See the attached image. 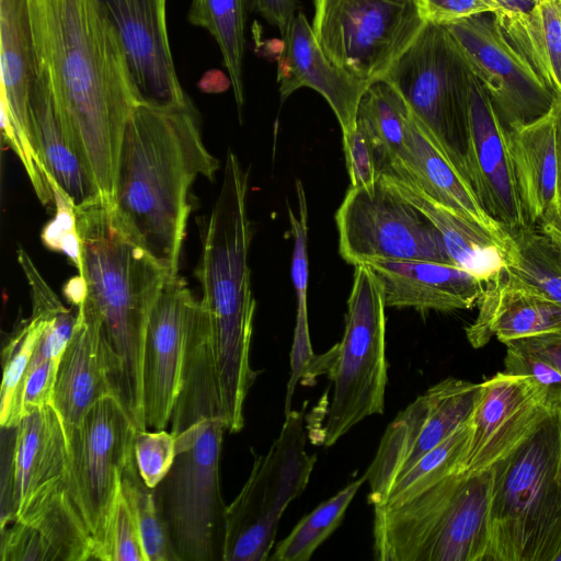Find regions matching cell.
Instances as JSON below:
<instances>
[{
	"instance_id": "obj_16",
	"label": "cell",
	"mask_w": 561,
	"mask_h": 561,
	"mask_svg": "<svg viewBox=\"0 0 561 561\" xmlns=\"http://www.w3.org/2000/svg\"><path fill=\"white\" fill-rule=\"evenodd\" d=\"M445 27L506 128L531 122L551 110L557 95L505 39L492 13Z\"/></svg>"
},
{
	"instance_id": "obj_8",
	"label": "cell",
	"mask_w": 561,
	"mask_h": 561,
	"mask_svg": "<svg viewBox=\"0 0 561 561\" xmlns=\"http://www.w3.org/2000/svg\"><path fill=\"white\" fill-rule=\"evenodd\" d=\"M385 308L383 288L375 272L367 264L355 265L344 334L334 345L328 373L332 399L321 417L324 425L311 437L325 447L364 419L383 413L388 379Z\"/></svg>"
},
{
	"instance_id": "obj_39",
	"label": "cell",
	"mask_w": 561,
	"mask_h": 561,
	"mask_svg": "<svg viewBox=\"0 0 561 561\" xmlns=\"http://www.w3.org/2000/svg\"><path fill=\"white\" fill-rule=\"evenodd\" d=\"M134 456L144 483L156 489L173 465L174 436L167 430L137 431L134 437Z\"/></svg>"
},
{
	"instance_id": "obj_44",
	"label": "cell",
	"mask_w": 561,
	"mask_h": 561,
	"mask_svg": "<svg viewBox=\"0 0 561 561\" xmlns=\"http://www.w3.org/2000/svg\"><path fill=\"white\" fill-rule=\"evenodd\" d=\"M417 4L427 24L440 26L500 10V5L493 0H417Z\"/></svg>"
},
{
	"instance_id": "obj_2",
	"label": "cell",
	"mask_w": 561,
	"mask_h": 561,
	"mask_svg": "<svg viewBox=\"0 0 561 561\" xmlns=\"http://www.w3.org/2000/svg\"><path fill=\"white\" fill-rule=\"evenodd\" d=\"M175 458L154 489L180 561L222 560L226 510L219 461L225 421L207 312L199 302L173 405Z\"/></svg>"
},
{
	"instance_id": "obj_48",
	"label": "cell",
	"mask_w": 561,
	"mask_h": 561,
	"mask_svg": "<svg viewBox=\"0 0 561 561\" xmlns=\"http://www.w3.org/2000/svg\"><path fill=\"white\" fill-rule=\"evenodd\" d=\"M556 118V154H557V183L558 198L561 209V94L556 96L553 103Z\"/></svg>"
},
{
	"instance_id": "obj_31",
	"label": "cell",
	"mask_w": 561,
	"mask_h": 561,
	"mask_svg": "<svg viewBox=\"0 0 561 561\" xmlns=\"http://www.w3.org/2000/svg\"><path fill=\"white\" fill-rule=\"evenodd\" d=\"M75 324L76 316L62 304L50 313L1 427H15L27 414L51 404L59 363Z\"/></svg>"
},
{
	"instance_id": "obj_17",
	"label": "cell",
	"mask_w": 561,
	"mask_h": 561,
	"mask_svg": "<svg viewBox=\"0 0 561 561\" xmlns=\"http://www.w3.org/2000/svg\"><path fill=\"white\" fill-rule=\"evenodd\" d=\"M1 128L43 205L54 202L34 149L30 98L39 73L28 0H0Z\"/></svg>"
},
{
	"instance_id": "obj_32",
	"label": "cell",
	"mask_w": 561,
	"mask_h": 561,
	"mask_svg": "<svg viewBox=\"0 0 561 561\" xmlns=\"http://www.w3.org/2000/svg\"><path fill=\"white\" fill-rule=\"evenodd\" d=\"M298 216L288 207V217L294 237L291 259V280L297 300L296 325L294 343L290 353L291 374L287 383L285 398V412L291 409V399L297 382L301 379L316 378L321 375V355L312 352L307 318V287H308V209L302 183L296 182Z\"/></svg>"
},
{
	"instance_id": "obj_11",
	"label": "cell",
	"mask_w": 561,
	"mask_h": 561,
	"mask_svg": "<svg viewBox=\"0 0 561 561\" xmlns=\"http://www.w3.org/2000/svg\"><path fill=\"white\" fill-rule=\"evenodd\" d=\"M313 8L323 53L369 84L385 79L427 24L417 0H313Z\"/></svg>"
},
{
	"instance_id": "obj_13",
	"label": "cell",
	"mask_w": 561,
	"mask_h": 561,
	"mask_svg": "<svg viewBox=\"0 0 561 561\" xmlns=\"http://www.w3.org/2000/svg\"><path fill=\"white\" fill-rule=\"evenodd\" d=\"M335 221L340 254L354 266L413 260L455 265L431 221L379 179L369 188L350 186Z\"/></svg>"
},
{
	"instance_id": "obj_9",
	"label": "cell",
	"mask_w": 561,
	"mask_h": 561,
	"mask_svg": "<svg viewBox=\"0 0 561 561\" xmlns=\"http://www.w3.org/2000/svg\"><path fill=\"white\" fill-rule=\"evenodd\" d=\"M306 405L285 413L277 438L255 457L244 485L227 506L222 561L268 559L282 515L306 489L317 461L306 450Z\"/></svg>"
},
{
	"instance_id": "obj_50",
	"label": "cell",
	"mask_w": 561,
	"mask_h": 561,
	"mask_svg": "<svg viewBox=\"0 0 561 561\" xmlns=\"http://www.w3.org/2000/svg\"><path fill=\"white\" fill-rule=\"evenodd\" d=\"M543 233H546L561 250V222L549 224L538 227Z\"/></svg>"
},
{
	"instance_id": "obj_51",
	"label": "cell",
	"mask_w": 561,
	"mask_h": 561,
	"mask_svg": "<svg viewBox=\"0 0 561 561\" xmlns=\"http://www.w3.org/2000/svg\"><path fill=\"white\" fill-rule=\"evenodd\" d=\"M557 561H561V554L559 556L558 560Z\"/></svg>"
},
{
	"instance_id": "obj_40",
	"label": "cell",
	"mask_w": 561,
	"mask_h": 561,
	"mask_svg": "<svg viewBox=\"0 0 561 561\" xmlns=\"http://www.w3.org/2000/svg\"><path fill=\"white\" fill-rule=\"evenodd\" d=\"M105 561H147L135 513L122 485L112 514Z\"/></svg>"
},
{
	"instance_id": "obj_25",
	"label": "cell",
	"mask_w": 561,
	"mask_h": 561,
	"mask_svg": "<svg viewBox=\"0 0 561 561\" xmlns=\"http://www.w3.org/2000/svg\"><path fill=\"white\" fill-rule=\"evenodd\" d=\"M379 278L386 307L414 308L420 312L471 309L484 283L453 264L432 261H377L367 264Z\"/></svg>"
},
{
	"instance_id": "obj_6",
	"label": "cell",
	"mask_w": 561,
	"mask_h": 561,
	"mask_svg": "<svg viewBox=\"0 0 561 561\" xmlns=\"http://www.w3.org/2000/svg\"><path fill=\"white\" fill-rule=\"evenodd\" d=\"M493 469L453 473L397 504L374 506L379 561H486Z\"/></svg>"
},
{
	"instance_id": "obj_49",
	"label": "cell",
	"mask_w": 561,
	"mask_h": 561,
	"mask_svg": "<svg viewBox=\"0 0 561 561\" xmlns=\"http://www.w3.org/2000/svg\"><path fill=\"white\" fill-rule=\"evenodd\" d=\"M500 5V10L525 12L530 10L539 0H493Z\"/></svg>"
},
{
	"instance_id": "obj_24",
	"label": "cell",
	"mask_w": 561,
	"mask_h": 561,
	"mask_svg": "<svg viewBox=\"0 0 561 561\" xmlns=\"http://www.w3.org/2000/svg\"><path fill=\"white\" fill-rule=\"evenodd\" d=\"M476 320L466 328L470 345L502 343L561 329V305L503 270L484 284Z\"/></svg>"
},
{
	"instance_id": "obj_7",
	"label": "cell",
	"mask_w": 561,
	"mask_h": 561,
	"mask_svg": "<svg viewBox=\"0 0 561 561\" xmlns=\"http://www.w3.org/2000/svg\"><path fill=\"white\" fill-rule=\"evenodd\" d=\"M486 561L561 554V411L492 467Z\"/></svg>"
},
{
	"instance_id": "obj_19",
	"label": "cell",
	"mask_w": 561,
	"mask_h": 561,
	"mask_svg": "<svg viewBox=\"0 0 561 561\" xmlns=\"http://www.w3.org/2000/svg\"><path fill=\"white\" fill-rule=\"evenodd\" d=\"M463 167L481 206L493 219L506 230L530 226L517 188L507 128L473 75Z\"/></svg>"
},
{
	"instance_id": "obj_37",
	"label": "cell",
	"mask_w": 561,
	"mask_h": 561,
	"mask_svg": "<svg viewBox=\"0 0 561 561\" xmlns=\"http://www.w3.org/2000/svg\"><path fill=\"white\" fill-rule=\"evenodd\" d=\"M121 485L134 510L146 560L180 561L154 489L144 483L135 456L122 469Z\"/></svg>"
},
{
	"instance_id": "obj_10",
	"label": "cell",
	"mask_w": 561,
	"mask_h": 561,
	"mask_svg": "<svg viewBox=\"0 0 561 561\" xmlns=\"http://www.w3.org/2000/svg\"><path fill=\"white\" fill-rule=\"evenodd\" d=\"M471 78L451 35L434 24H426L385 77L466 179Z\"/></svg>"
},
{
	"instance_id": "obj_38",
	"label": "cell",
	"mask_w": 561,
	"mask_h": 561,
	"mask_svg": "<svg viewBox=\"0 0 561 561\" xmlns=\"http://www.w3.org/2000/svg\"><path fill=\"white\" fill-rule=\"evenodd\" d=\"M469 432L467 421L401 474L379 504L401 503L447 476L457 473Z\"/></svg>"
},
{
	"instance_id": "obj_43",
	"label": "cell",
	"mask_w": 561,
	"mask_h": 561,
	"mask_svg": "<svg viewBox=\"0 0 561 561\" xmlns=\"http://www.w3.org/2000/svg\"><path fill=\"white\" fill-rule=\"evenodd\" d=\"M351 187L369 188L378 181L379 172L375 150L365 129L356 122V128L342 136Z\"/></svg>"
},
{
	"instance_id": "obj_28",
	"label": "cell",
	"mask_w": 561,
	"mask_h": 561,
	"mask_svg": "<svg viewBox=\"0 0 561 561\" xmlns=\"http://www.w3.org/2000/svg\"><path fill=\"white\" fill-rule=\"evenodd\" d=\"M389 167L404 172L438 203L477 222L496 237L506 239L507 230L484 210L469 181L447 159L409 106L405 113L404 153Z\"/></svg>"
},
{
	"instance_id": "obj_34",
	"label": "cell",
	"mask_w": 561,
	"mask_h": 561,
	"mask_svg": "<svg viewBox=\"0 0 561 561\" xmlns=\"http://www.w3.org/2000/svg\"><path fill=\"white\" fill-rule=\"evenodd\" d=\"M247 0H192L187 19L216 41L227 69L239 111L244 104L242 64Z\"/></svg>"
},
{
	"instance_id": "obj_41",
	"label": "cell",
	"mask_w": 561,
	"mask_h": 561,
	"mask_svg": "<svg viewBox=\"0 0 561 561\" xmlns=\"http://www.w3.org/2000/svg\"><path fill=\"white\" fill-rule=\"evenodd\" d=\"M1 561H58V557L43 536L32 525L20 520L1 529Z\"/></svg>"
},
{
	"instance_id": "obj_30",
	"label": "cell",
	"mask_w": 561,
	"mask_h": 561,
	"mask_svg": "<svg viewBox=\"0 0 561 561\" xmlns=\"http://www.w3.org/2000/svg\"><path fill=\"white\" fill-rule=\"evenodd\" d=\"M492 14L511 46L556 95L561 94V0H539L525 12Z\"/></svg>"
},
{
	"instance_id": "obj_4",
	"label": "cell",
	"mask_w": 561,
	"mask_h": 561,
	"mask_svg": "<svg viewBox=\"0 0 561 561\" xmlns=\"http://www.w3.org/2000/svg\"><path fill=\"white\" fill-rule=\"evenodd\" d=\"M75 214L79 302L88 304L100 318L112 394L136 431H145L147 327L168 274L126 228L112 203L98 197L75 207Z\"/></svg>"
},
{
	"instance_id": "obj_42",
	"label": "cell",
	"mask_w": 561,
	"mask_h": 561,
	"mask_svg": "<svg viewBox=\"0 0 561 561\" xmlns=\"http://www.w3.org/2000/svg\"><path fill=\"white\" fill-rule=\"evenodd\" d=\"M56 216L43 230V242L53 250L66 253L75 266H80V240L76 226L75 207L55 184H50Z\"/></svg>"
},
{
	"instance_id": "obj_15",
	"label": "cell",
	"mask_w": 561,
	"mask_h": 561,
	"mask_svg": "<svg viewBox=\"0 0 561 561\" xmlns=\"http://www.w3.org/2000/svg\"><path fill=\"white\" fill-rule=\"evenodd\" d=\"M560 411L530 377L501 371L484 380L468 419L470 432L457 473L491 469Z\"/></svg>"
},
{
	"instance_id": "obj_27",
	"label": "cell",
	"mask_w": 561,
	"mask_h": 561,
	"mask_svg": "<svg viewBox=\"0 0 561 561\" xmlns=\"http://www.w3.org/2000/svg\"><path fill=\"white\" fill-rule=\"evenodd\" d=\"M507 142L529 225L540 227L561 222L553 105L545 115L507 128Z\"/></svg>"
},
{
	"instance_id": "obj_23",
	"label": "cell",
	"mask_w": 561,
	"mask_h": 561,
	"mask_svg": "<svg viewBox=\"0 0 561 561\" xmlns=\"http://www.w3.org/2000/svg\"><path fill=\"white\" fill-rule=\"evenodd\" d=\"M77 308L75 329L59 363L51 399L66 443L79 432L88 410L103 396L112 394L100 318L84 301Z\"/></svg>"
},
{
	"instance_id": "obj_45",
	"label": "cell",
	"mask_w": 561,
	"mask_h": 561,
	"mask_svg": "<svg viewBox=\"0 0 561 561\" xmlns=\"http://www.w3.org/2000/svg\"><path fill=\"white\" fill-rule=\"evenodd\" d=\"M515 341L546 358L561 373V329Z\"/></svg>"
},
{
	"instance_id": "obj_33",
	"label": "cell",
	"mask_w": 561,
	"mask_h": 561,
	"mask_svg": "<svg viewBox=\"0 0 561 561\" xmlns=\"http://www.w3.org/2000/svg\"><path fill=\"white\" fill-rule=\"evenodd\" d=\"M407 110L403 96L385 79L370 84L360 100L357 123L375 150L379 174L404 153Z\"/></svg>"
},
{
	"instance_id": "obj_14",
	"label": "cell",
	"mask_w": 561,
	"mask_h": 561,
	"mask_svg": "<svg viewBox=\"0 0 561 561\" xmlns=\"http://www.w3.org/2000/svg\"><path fill=\"white\" fill-rule=\"evenodd\" d=\"M480 389L481 382L448 377L399 412L365 472L371 505L381 503L401 474L468 421Z\"/></svg>"
},
{
	"instance_id": "obj_12",
	"label": "cell",
	"mask_w": 561,
	"mask_h": 561,
	"mask_svg": "<svg viewBox=\"0 0 561 561\" xmlns=\"http://www.w3.org/2000/svg\"><path fill=\"white\" fill-rule=\"evenodd\" d=\"M136 432L121 402L105 394L67 440L70 493L89 533L93 560L105 561L122 469L134 458Z\"/></svg>"
},
{
	"instance_id": "obj_1",
	"label": "cell",
	"mask_w": 561,
	"mask_h": 561,
	"mask_svg": "<svg viewBox=\"0 0 561 561\" xmlns=\"http://www.w3.org/2000/svg\"><path fill=\"white\" fill-rule=\"evenodd\" d=\"M64 131L99 196L114 203L126 125L140 99L101 0H28Z\"/></svg>"
},
{
	"instance_id": "obj_20",
	"label": "cell",
	"mask_w": 561,
	"mask_h": 561,
	"mask_svg": "<svg viewBox=\"0 0 561 561\" xmlns=\"http://www.w3.org/2000/svg\"><path fill=\"white\" fill-rule=\"evenodd\" d=\"M101 2L122 41L140 102L161 106L190 102L170 49L167 0Z\"/></svg>"
},
{
	"instance_id": "obj_26",
	"label": "cell",
	"mask_w": 561,
	"mask_h": 561,
	"mask_svg": "<svg viewBox=\"0 0 561 561\" xmlns=\"http://www.w3.org/2000/svg\"><path fill=\"white\" fill-rule=\"evenodd\" d=\"M378 179L416 207L440 233L445 248L458 267L484 284L506 266V239L438 203L397 168H386ZM507 238V237H506Z\"/></svg>"
},
{
	"instance_id": "obj_47",
	"label": "cell",
	"mask_w": 561,
	"mask_h": 561,
	"mask_svg": "<svg viewBox=\"0 0 561 561\" xmlns=\"http://www.w3.org/2000/svg\"><path fill=\"white\" fill-rule=\"evenodd\" d=\"M229 84H231L230 79L217 69L206 71L198 82L199 89L208 93L222 92Z\"/></svg>"
},
{
	"instance_id": "obj_36",
	"label": "cell",
	"mask_w": 561,
	"mask_h": 561,
	"mask_svg": "<svg viewBox=\"0 0 561 561\" xmlns=\"http://www.w3.org/2000/svg\"><path fill=\"white\" fill-rule=\"evenodd\" d=\"M365 481L366 474L347 484L302 517L268 559L308 561L317 548L340 526L348 505Z\"/></svg>"
},
{
	"instance_id": "obj_18",
	"label": "cell",
	"mask_w": 561,
	"mask_h": 561,
	"mask_svg": "<svg viewBox=\"0 0 561 561\" xmlns=\"http://www.w3.org/2000/svg\"><path fill=\"white\" fill-rule=\"evenodd\" d=\"M199 306L178 274L167 276L152 307L145 343L144 388L147 428L165 430L181 388L187 337Z\"/></svg>"
},
{
	"instance_id": "obj_35",
	"label": "cell",
	"mask_w": 561,
	"mask_h": 561,
	"mask_svg": "<svg viewBox=\"0 0 561 561\" xmlns=\"http://www.w3.org/2000/svg\"><path fill=\"white\" fill-rule=\"evenodd\" d=\"M505 271L561 305V250L538 227L507 230Z\"/></svg>"
},
{
	"instance_id": "obj_21",
	"label": "cell",
	"mask_w": 561,
	"mask_h": 561,
	"mask_svg": "<svg viewBox=\"0 0 561 561\" xmlns=\"http://www.w3.org/2000/svg\"><path fill=\"white\" fill-rule=\"evenodd\" d=\"M69 451L61 421L51 404L24 416L2 471L1 529L37 492L67 474Z\"/></svg>"
},
{
	"instance_id": "obj_3",
	"label": "cell",
	"mask_w": 561,
	"mask_h": 561,
	"mask_svg": "<svg viewBox=\"0 0 561 561\" xmlns=\"http://www.w3.org/2000/svg\"><path fill=\"white\" fill-rule=\"evenodd\" d=\"M218 168L192 101L135 106L122 142L113 206L168 276L179 274L190 188L199 175L213 180Z\"/></svg>"
},
{
	"instance_id": "obj_46",
	"label": "cell",
	"mask_w": 561,
	"mask_h": 561,
	"mask_svg": "<svg viewBox=\"0 0 561 561\" xmlns=\"http://www.w3.org/2000/svg\"><path fill=\"white\" fill-rule=\"evenodd\" d=\"M255 10L272 25L276 26L283 36L296 15L295 0H253Z\"/></svg>"
},
{
	"instance_id": "obj_29",
	"label": "cell",
	"mask_w": 561,
	"mask_h": 561,
	"mask_svg": "<svg viewBox=\"0 0 561 561\" xmlns=\"http://www.w3.org/2000/svg\"><path fill=\"white\" fill-rule=\"evenodd\" d=\"M30 116L34 149L49 185H57L73 207L100 197L64 131L49 79L41 62L31 92Z\"/></svg>"
},
{
	"instance_id": "obj_22",
	"label": "cell",
	"mask_w": 561,
	"mask_h": 561,
	"mask_svg": "<svg viewBox=\"0 0 561 561\" xmlns=\"http://www.w3.org/2000/svg\"><path fill=\"white\" fill-rule=\"evenodd\" d=\"M277 82L280 103L300 88H310L322 95L337 118L342 136L356 128L360 100L370 87L328 58L301 11L282 36Z\"/></svg>"
},
{
	"instance_id": "obj_5",
	"label": "cell",
	"mask_w": 561,
	"mask_h": 561,
	"mask_svg": "<svg viewBox=\"0 0 561 561\" xmlns=\"http://www.w3.org/2000/svg\"><path fill=\"white\" fill-rule=\"evenodd\" d=\"M248 183L249 172L229 149L221 187L203 230L196 270L229 433L243 428L245 398L259 375L250 364L255 300L248 261L252 239Z\"/></svg>"
}]
</instances>
